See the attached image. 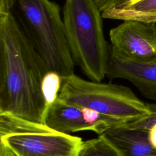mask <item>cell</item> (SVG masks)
<instances>
[{
	"instance_id": "cell-18",
	"label": "cell",
	"mask_w": 156,
	"mask_h": 156,
	"mask_svg": "<svg viewBox=\"0 0 156 156\" xmlns=\"http://www.w3.org/2000/svg\"><path fill=\"white\" fill-rule=\"evenodd\" d=\"M129 1V0H126L124 2H126V1Z\"/></svg>"
},
{
	"instance_id": "cell-15",
	"label": "cell",
	"mask_w": 156,
	"mask_h": 156,
	"mask_svg": "<svg viewBox=\"0 0 156 156\" xmlns=\"http://www.w3.org/2000/svg\"><path fill=\"white\" fill-rule=\"evenodd\" d=\"M148 137L151 146L156 149V124L148 130Z\"/></svg>"
},
{
	"instance_id": "cell-13",
	"label": "cell",
	"mask_w": 156,
	"mask_h": 156,
	"mask_svg": "<svg viewBox=\"0 0 156 156\" xmlns=\"http://www.w3.org/2000/svg\"><path fill=\"white\" fill-rule=\"evenodd\" d=\"M149 113L143 118L125 126L136 129L148 131L151 127L156 124V104L147 103Z\"/></svg>"
},
{
	"instance_id": "cell-9",
	"label": "cell",
	"mask_w": 156,
	"mask_h": 156,
	"mask_svg": "<svg viewBox=\"0 0 156 156\" xmlns=\"http://www.w3.org/2000/svg\"><path fill=\"white\" fill-rule=\"evenodd\" d=\"M44 124L56 132L69 133L83 130L95 132L94 127L84 118L82 108L57 99L47 109Z\"/></svg>"
},
{
	"instance_id": "cell-1",
	"label": "cell",
	"mask_w": 156,
	"mask_h": 156,
	"mask_svg": "<svg viewBox=\"0 0 156 156\" xmlns=\"http://www.w3.org/2000/svg\"><path fill=\"white\" fill-rule=\"evenodd\" d=\"M43 60L12 14L0 12V113L44 124Z\"/></svg>"
},
{
	"instance_id": "cell-2",
	"label": "cell",
	"mask_w": 156,
	"mask_h": 156,
	"mask_svg": "<svg viewBox=\"0 0 156 156\" xmlns=\"http://www.w3.org/2000/svg\"><path fill=\"white\" fill-rule=\"evenodd\" d=\"M0 12H9L45 63L60 77L74 74L59 6L51 0H0Z\"/></svg>"
},
{
	"instance_id": "cell-3",
	"label": "cell",
	"mask_w": 156,
	"mask_h": 156,
	"mask_svg": "<svg viewBox=\"0 0 156 156\" xmlns=\"http://www.w3.org/2000/svg\"><path fill=\"white\" fill-rule=\"evenodd\" d=\"M102 18L93 0L65 1L63 21L72 58L82 72L95 82H101L106 76L109 55Z\"/></svg>"
},
{
	"instance_id": "cell-7",
	"label": "cell",
	"mask_w": 156,
	"mask_h": 156,
	"mask_svg": "<svg viewBox=\"0 0 156 156\" xmlns=\"http://www.w3.org/2000/svg\"><path fill=\"white\" fill-rule=\"evenodd\" d=\"M106 76L129 81L145 98L156 104V63L127 61L109 54Z\"/></svg>"
},
{
	"instance_id": "cell-14",
	"label": "cell",
	"mask_w": 156,
	"mask_h": 156,
	"mask_svg": "<svg viewBox=\"0 0 156 156\" xmlns=\"http://www.w3.org/2000/svg\"><path fill=\"white\" fill-rule=\"evenodd\" d=\"M99 10L101 12L121 3L124 2L126 0H93Z\"/></svg>"
},
{
	"instance_id": "cell-4",
	"label": "cell",
	"mask_w": 156,
	"mask_h": 156,
	"mask_svg": "<svg viewBox=\"0 0 156 156\" xmlns=\"http://www.w3.org/2000/svg\"><path fill=\"white\" fill-rule=\"evenodd\" d=\"M57 99L81 108H90L125 125L149 113L147 103L126 86L85 80L78 76L61 77Z\"/></svg>"
},
{
	"instance_id": "cell-11",
	"label": "cell",
	"mask_w": 156,
	"mask_h": 156,
	"mask_svg": "<svg viewBox=\"0 0 156 156\" xmlns=\"http://www.w3.org/2000/svg\"><path fill=\"white\" fill-rule=\"evenodd\" d=\"M77 156H121L116 149L102 136L83 141Z\"/></svg>"
},
{
	"instance_id": "cell-17",
	"label": "cell",
	"mask_w": 156,
	"mask_h": 156,
	"mask_svg": "<svg viewBox=\"0 0 156 156\" xmlns=\"http://www.w3.org/2000/svg\"><path fill=\"white\" fill-rule=\"evenodd\" d=\"M140 0H129V1H126V2H136V1H138Z\"/></svg>"
},
{
	"instance_id": "cell-8",
	"label": "cell",
	"mask_w": 156,
	"mask_h": 156,
	"mask_svg": "<svg viewBox=\"0 0 156 156\" xmlns=\"http://www.w3.org/2000/svg\"><path fill=\"white\" fill-rule=\"evenodd\" d=\"M110 143L121 156H156L151 144L148 131L125 125L111 127L99 135Z\"/></svg>"
},
{
	"instance_id": "cell-6",
	"label": "cell",
	"mask_w": 156,
	"mask_h": 156,
	"mask_svg": "<svg viewBox=\"0 0 156 156\" xmlns=\"http://www.w3.org/2000/svg\"><path fill=\"white\" fill-rule=\"evenodd\" d=\"M109 54L117 58L156 63V24L123 21L109 32Z\"/></svg>"
},
{
	"instance_id": "cell-5",
	"label": "cell",
	"mask_w": 156,
	"mask_h": 156,
	"mask_svg": "<svg viewBox=\"0 0 156 156\" xmlns=\"http://www.w3.org/2000/svg\"><path fill=\"white\" fill-rule=\"evenodd\" d=\"M0 140L15 156H77L83 143L46 125L0 113Z\"/></svg>"
},
{
	"instance_id": "cell-12",
	"label": "cell",
	"mask_w": 156,
	"mask_h": 156,
	"mask_svg": "<svg viewBox=\"0 0 156 156\" xmlns=\"http://www.w3.org/2000/svg\"><path fill=\"white\" fill-rule=\"evenodd\" d=\"M60 86V76L54 72H48L43 80L42 89L48 107L57 99Z\"/></svg>"
},
{
	"instance_id": "cell-10",
	"label": "cell",
	"mask_w": 156,
	"mask_h": 156,
	"mask_svg": "<svg viewBox=\"0 0 156 156\" xmlns=\"http://www.w3.org/2000/svg\"><path fill=\"white\" fill-rule=\"evenodd\" d=\"M103 18L156 24V0L124 2L102 12Z\"/></svg>"
},
{
	"instance_id": "cell-16",
	"label": "cell",
	"mask_w": 156,
	"mask_h": 156,
	"mask_svg": "<svg viewBox=\"0 0 156 156\" xmlns=\"http://www.w3.org/2000/svg\"><path fill=\"white\" fill-rule=\"evenodd\" d=\"M0 156H15L5 146L0 143Z\"/></svg>"
}]
</instances>
